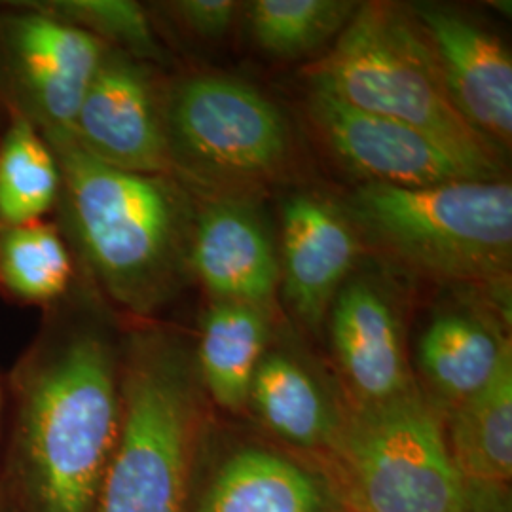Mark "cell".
<instances>
[{"label": "cell", "instance_id": "obj_20", "mask_svg": "<svg viewBox=\"0 0 512 512\" xmlns=\"http://www.w3.org/2000/svg\"><path fill=\"white\" fill-rule=\"evenodd\" d=\"M78 266L55 219L0 226V296L50 310L76 283Z\"/></svg>", "mask_w": 512, "mask_h": 512}, {"label": "cell", "instance_id": "obj_12", "mask_svg": "<svg viewBox=\"0 0 512 512\" xmlns=\"http://www.w3.org/2000/svg\"><path fill=\"white\" fill-rule=\"evenodd\" d=\"M188 262L215 302L268 308L274 298L279 279L274 241L247 202L226 198L196 215Z\"/></svg>", "mask_w": 512, "mask_h": 512}, {"label": "cell", "instance_id": "obj_1", "mask_svg": "<svg viewBox=\"0 0 512 512\" xmlns=\"http://www.w3.org/2000/svg\"><path fill=\"white\" fill-rule=\"evenodd\" d=\"M82 310L78 272L12 374L16 503L25 512H93L118 439L122 361Z\"/></svg>", "mask_w": 512, "mask_h": 512}, {"label": "cell", "instance_id": "obj_15", "mask_svg": "<svg viewBox=\"0 0 512 512\" xmlns=\"http://www.w3.org/2000/svg\"><path fill=\"white\" fill-rule=\"evenodd\" d=\"M332 482L268 448L245 446L220 463L192 512H340Z\"/></svg>", "mask_w": 512, "mask_h": 512}, {"label": "cell", "instance_id": "obj_6", "mask_svg": "<svg viewBox=\"0 0 512 512\" xmlns=\"http://www.w3.org/2000/svg\"><path fill=\"white\" fill-rule=\"evenodd\" d=\"M310 86L355 109L393 118L478 156L490 147L459 116L418 23L399 8L363 4L329 54L308 69Z\"/></svg>", "mask_w": 512, "mask_h": 512}, {"label": "cell", "instance_id": "obj_22", "mask_svg": "<svg viewBox=\"0 0 512 512\" xmlns=\"http://www.w3.org/2000/svg\"><path fill=\"white\" fill-rule=\"evenodd\" d=\"M357 10L349 0H256L249 6L255 42L279 59L317 52L340 35Z\"/></svg>", "mask_w": 512, "mask_h": 512}, {"label": "cell", "instance_id": "obj_9", "mask_svg": "<svg viewBox=\"0 0 512 512\" xmlns=\"http://www.w3.org/2000/svg\"><path fill=\"white\" fill-rule=\"evenodd\" d=\"M308 112L342 162L368 183L423 188L454 181H495L497 158L478 156L393 118L355 109L310 86Z\"/></svg>", "mask_w": 512, "mask_h": 512}, {"label": "cell", "instance_id": "obj_25", "mask_svg": "<svg viewBox=\"0 0 512 512\" xmlns=\"http://www.w3.org/2000/svg\"><path fill=\"white\" fill-rule=\"evenodd\" d=\"M0 512H19L18 507H14L12 501H8V497L0 494Z\"/></svg>", "mask_w": 512, "mask_h": 512}, {"label": "cell", "instance_id": "obj_19", "mask_svg": "<svg viewBox=\"0 0 512 512\" xmlns=\"http://www.w3.org/2000/svg\"><path fill=\"white\" fill-rule=\"evenodd\" d=\"M511 344L473 313L448 311L425 329L418 346L421 374L446 408L471 399L494 378Z\"/></svg>", "mask_w": 512, "mask_h": 512}, {"label": "cell", "instance_id": "obj_3", "mask_svg": "<svg viewBox=\"0 0 512 512\" xmlns=\"http://www.w3.org/2000/svg\"><path fill=\"white\" fill-rule=\"evenodd\" d=\"M194 365L162 330H137L120 365V429L93 512H184L202 425Z\"/></svg>", "mask_w": 512, "mask_h": 512}, {"label": "cell", "instance_id": "obj_8", "mask_svg": "<svg viewBox=\"0 0 512 512\" xmlns=\"http://www.w3.org/2000/svg\"><path fill=\"white\" fill-rule=\"evenodd\" d=\"M107 46L31 2H0V126L23 118L44 137L71 135Z\"/></svg>", "mask_w": 512, "mask_h": 512}, {"label": "cell", "instance_id": "obj_4", "mask_svg": "<svg viewBox=\"0 0 512 512\" xmlns=\"http://www.w3.org/2000/svg\"><path fill=\"white\" fill-rule=\"evenodd\" d=\"M349 205L372 243L420 274L494 283L511 272L512 188L501 179L423 188L368 183Z\"/></svg>", "mask_w": 512, "mask_h": 512}, {"label": "cell", "instance_id": "obj_17", "mask_svg": "<svg viewBox=\"0 0 512 512\" xmlns=\"http://www.w3.org/2000/svg\"><path fill=\"white\" fill-rule=\"evenodd\" d=\"M448 448L467 486L507 488L512 478V353L471 399L448 410Z\"/></svg>", "mask_w": 512, "mask_h": 512}, {"label": "cell", "instance_id": "obj_11", "mask_svg": "<svg viewBox=\"0 0 512 512\" xmlns=\"http://www.w3.org/2000/svg\"><path fill=\"white\" fill-rule=\"evenodd\" d=\"M418 23L442 84L469 128L490 147L512 141V59L499 37L458 10L416 4Z\"/></svg>", "mask_w": 512, "mask_h": 512}, {"label": "cell", "instance_id": "obj_26", "mask_svg": "<svg viewBox=\"0 0 512 512\" xmlns=\"http://www.w3.org/2000/svg\"><path fill=\"white\" fill-rule=\"evenodd\" d=\"M2 401H4V393H2V382H0V414H2Z\"/></svg>", "mask_w": 512, "mask_h": 512}, {"label": "cell", "instance_id": "obj_5", "mask_svg": "<svg viewBox=\"0 0 512 512\" xmlns=\"http://www.w3.org/2000/svg\"><path fill=\"white\" fill-rule=\"evenodd\" d=\"M334 492L353 512H469L439 410L416 385L346 412L330 448Z\"/></svg>", "mask_w": 512, "mask_h": 512}, {"label": "cell", "instance_id": "obj_23", "mask_svg": "<svg viewBox=\"0 0 512 512\" xmlns=\"http://www.w3.org/2000/svg\"><path fill=\"white\" fill-rule=\"evenodd\" d=\"M37 10L97 38L110 50L154 63L162 59L147 10L131 0H33Z\"/></svg>", "mask_w": 512, "mask_h": 512}, {"label": "cell", "instance_id": "obj_13", "mask_svg": "<svg viewBox=\"0 0 512 512\" xmlns=\"http://www.w3.org/2000/svg\"><path fill=\"white\" fill-rule=\"evenodd\" d=\"M359 256L348 217L313 196L283 207V289L294 315L317 329Z\"/></svg>", "mask_w": 512, "mask_h": 512}, {"label": "cell", "instance_id": "obj_21", "mask_svg": "<svg viewBox=\"0 0 512 512\" xmlns=\"http://www.w3.org/2000/svg\"><path fill=\"white\" fill-rule=\"evenodd\" d=\"M61 198V169L40 129L23 118L0 126V226L50 219Z\"/></svg>", "mask_w": 512, "mask_h": 512}, {"label": "cell", "instance_id": "obj_24", "mask_svg": "<svg viewBox=\"0 0 512 512\" xmlns=\"http://www.w3.org/2000/svg\"><path fill=\"white\" fill-rule=\"evenodd\" d=\"M177 23L198 38L224 37L238 12V4L232 0H179L165 8Z\"/></svg>", "mask_w": 512, "mask_h": 512}, {"label": "cell", "instance_id": "obj_14", "mask_svg": "<svg viewBox=\"0 0 512 512\" xmlns=\"http://www.w3.org/2000/svg\"><path fill=\"white\" fill-rule=\"evenodd\" d=\"M330 336L357 406L385 403L414 387L399 319L376 287L348 283L332 302Z\"/></svg>", "mask_w": 512, "mask_h": 512}, {"label": "cell", "instance_id": "obj_18", "mask_svg": "<svg viewBox=\"0 0 512 512\" xmlns=\"http://www.w3.org/2000/svg\"><path fill=\"white\" fill-rule=\"evenodd\" d=\"M270 311L247 302H213L205 311L198 372L207 393L224 410L247 406L256 366L268 351Z\"/></svg>", "mask_w": 512, "mask_h": 512}, {"label": "cell", "instance_id": "obj_2", "mask_svg": "<svg viewBox=\"0 0 512 512\" xmlns=\"http://www.w3.org/2000/svg\"><path fill=\"white\" fill-rule=\"evenodd\" d=\"M61 169L57 219L76 266L120 310L150 317L190 272L194 207L173 175L114 169L71 135L46 137Z\"/></svg>", "mask_w": 512, "mask_h": 512}, {"label": "cell", "instance_id": "obj_16", "mask_svg": "<svg viewBox=\"0 0 512 512\" xmlns=\"http://www.w3.org/2000/svg\"><path fill=\"white\" fill-rule=\"evenodd\" d=\"M247 404L275 437L325 454L338 439L346 416L308 366L275 349L266 351L256 366Z\"/></svg>", "mask_w": 512, "mask_h": 512}, {"label": "cell", "instance_id": "obj_7", "mask_svg": "<svg viewBox=\"0 0 512 512\" xmlns=\"http://www.w3.org/2000/svg\"><path fill=\"white\" fill-rule=\"evenodd\" d=\"M164 126L171 175L255 179L277 171L289 154V128L253 86L198 74L165 86Z\"/></svg>", "mask_w": 512, "mask_h": 512}, {"label": "cell", "instance_id": "obj_10", "mask_svg": "<svg viewBox=\"0 0 512 512\" xmlns=\"http://www.w3.org/2000/svg\"><path fill=\"white\" fill-rule=\"evenodd\" d=\"M164 90L150 63L107 48L74 116L71 139L114 169L171 175Z\"/></svg>", "mask_w": 512, "mask_h": 512}]
</instances>
